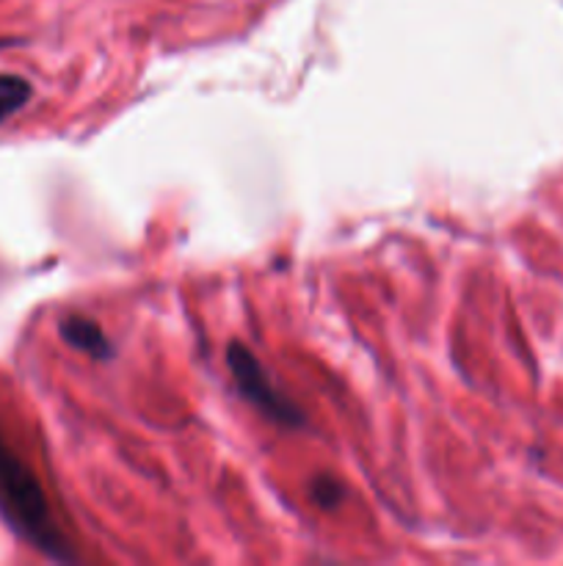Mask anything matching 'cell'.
Instances as JSON below:
<instances>
[{
    "label": "cell",
    "instance_id": "6da1fadb",
    "mask_svg": "<svg viewBox=\"0 0 563 566\" xmlns=\"http://www.w3.org/2000/svg\"><path fill=\"white\" fill-rule=\"evenodd\" d=\"M0 520L53 562H75L70 539L59 528L53 509L33 470L0 434Z\"/></svg>",
    "mask_w": 563,
    "mask_h": 566
},
{
    "label": "cell",
    "instance_id": "7a4b0ae2",
    "mask_svg": "<svg viewBox=\"0 0 563 566\" xmlns=\"http://www.w3.org/2000/svg\"><path fill=\"white\" fill-rule=\"evenodd\" d=\"M226 365H230V374L232 379H235L237 392H241L254 409H259V412L268 420H274L276 426L301 429V407H298L296 401H290V398L274 385V379H270L268 370L263 368V363H259L243 343H232V346L226 348Z\"/></svg>",
    "mask_w": 563,
    "mask_h": 566
},
{
    "label": "cell",
    "instance_id": "3957f363",
    "mask_svg": "<svg viewBox=\"0 0 563 566\" xmlns=\"http://www.w3.org/2000/svg\"><path fill=\"white\" fill-rule=\"evenodd\" d=\"M59 332L72 348L88 354V357L108 359L110 354H114L108 335H105L92 318H83V315H66V318L61 321Z\"/></svg>",
    "mask_w": 563,
    "mask_h": 566
},
{
    "label": "cell",
    "instance_id": "277c9868",
    "mask_svg": "<svg viewBox=\"0 0 563 566\" xmlns=\"http://www.w3.org/2000/svg\"><path fill=\"white\" fill-rule=\"evenodd\" d=\"M31 94L33 88L25 77L11 75V72H0V125H3L6 119H11V116L31 99Z\"/></svg>",
    "mask_w": 563,
    "mask_h": 566
},
{
    "label": "cell",
    "instance_id": "5b68a950",
    "mask_svg": "<svg viewBox=\"0 0 563 566\" xmlns=\"http://www.w3.org/2000/svg\"><path fill=\"white\" fill-rule=\"evenodd\" d=\"M312 497L315 501L320 503V506H337V503L342 501V497H346V490H342L340 484H337V481H331V479H318L312 484Z\"/></svg>",
    "mask_w": 563,
    "mask_h": 566
}]
</instances>
